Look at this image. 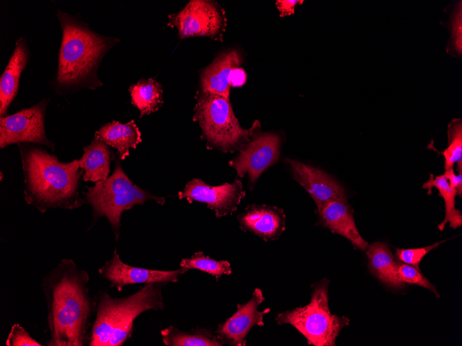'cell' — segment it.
Masks as SVG:
<instances>
[{
    "label": "cell",
    "instance_id": "cell-3",
    "mask_svg": "<svg viewBox=\"0 0 462 346\" xmlns=\"http://www.w3.org/2000/svg\"><path fill=\"white\" fill-rule=\"evenodd\" d=\"M57 17L62 30L57 86L65 89H95L102 86L97 75L99 64L118 40L92 31L85 23L59 10Z\"/></svg>",
    "mask_w": 462,
    "mask_h": 346
},
{
    "label": "cell",
    "instance_id": "cell-2",
    "mask_svg": "<svg viewBox=\"0 0 462 346\" xmlns=\"http://www.w3.org/2000/svg\"><path fill=\"white\" fill-rule=\"evenodd\" d=\"M24 175V198L44 213L50 209H74L85 203L80 195L84 170L77 160L62 162L40 146L18 144Z\"/></svg>",
    "mask_w": 462,
    "mask_h": 346
},
{
    "label": "cell",
    "instance_id": "cell-8",
    "mask_svg": "<svg viewBox=\"0 0 462 346\" xmlns=\"http://www.w3.org/2000/svg\"><path fill=\"white\" fill-rule=\"evenodd\" d=\"M48 102L22 109L13 115L0 118V148L17 143H35L54 151L55 144L46 136L44 117Z\"/></svg>",
    "mask_w": 462,
    "mask_h": 346
},
{
    "label": "cell",
    "instance_id": "cell-22",
    "mask_svg": "<svg viewBox=\"0 0 462 346\" xmlns=\"http://www.w3.org/2000/svg\"><path fill=\"white\" fill-rule=\"evenodd\" d=\"M423 188L427 189L429 195L432 193V188H436L439 195L444 200L445 217L438 225L439 230L443 231L447 223L453 229H456L462 225L461 212L455 207V198L457 191L449 184L443 174L434 176L432 173H429V178L423 184Z\"/></svg>",
    "mask_w": 462,
    "mask_h": 346
},
{
    "label": "cell",
    "instance_id": "cell-17",
    "mask_svg": "<svg viewBox=\"0 0 462 346\" xmlns=\"http://www.w3.org/2000/svg\"><path fill=\"white\" fill-rule=\"evenodd\" d=\"M29 58L26 41L20 37L0 79V115L6 116L8 108L15 97L22 70Z\"/></svg>",
    "mask_w": 462,
    "mask_h": 346
},
{
    "label": "cell",
    "instance_id": "cell-25",
    "mask_svg": "<svg viewBox=\"0 0 462 346\" xmlns=\"http://www.w3.org/2000/svg\"><path fill=\"white\" fill-rule=\"evenodd\" d=\"M448 146L441 154L444 157L445 171L454 164L462 166V122L460 118L454 119L447 126Z\"/></svg>",
    "mask_w": 462,
    "mask_h": 346
},
{
    "label": "cell",
    "instance_id": "cell-27",
    "mask_svg": "<svg viewBox=\"0 0 462 346\" xmlns=\"http://www.w3.org/2000/svg\"><path fill=\"white\" fill-rule=\"evenodd\" d=\"M398 274L400 280L403 283L416 285L432 291L438 296L436 287L414 267L398 262Z\"/></svg>",
    "mask_w": 462,
    "mask_h": 346
},
{
    "label": "cell",
    "instance_id": "cell-15",
    "mask_svg": "<svg viewBox=\"0 0 462 346\" xmlns=\"http://www.w3.org/2000/svg\"><path fill=\"white\" fill-rule=\"evenodd\" d=\"M242 230L249 231L264 240L277 239L285 229L286 216L277 206L251 204L238 215Z\"/></svg>",
    "mask_w": 462,
    "mask_h": 346
},
{
    "label": "cell",
    "instance_id": "cell-30",
    "mask_svg": "<svg viewBox=\"0 0 462 346\" xmlns=\"http://www.w3.org/2000/svg\"><path fill=\"white\" fill-rule=\"evenodd\" d=\"M459 175H456L454 169L445 170L443 175L447 179L449 184L457 191V195L462 194V166H457Z\"/></svg>",
    "mask_w": 462,
    "mask_h": 346
},
{
    "label": "cell",
    "instance_id": "cell-11",
    "mask_svg": "<svg viewBox=\"0 0 462 346\" xmlns=\"http://www.w3.org/2000/svg\"><path fill=\"white\" fill-rule=\"evenodd\" d=\"M188 270L182 267L174 271H160L129 266L121 260L115 249L111 260L98 269V273L110 282L111 287L121 291L127 285L175 282L178 280L179 275Z\"/></svg>",
    "mask_w": 462,
    "mask_h": 346
},
{
    "label": "cell",
    "instance_id": "cell-10",
    "mask_svg": "<svg viewBox=\"0 0 462 346\" xmlns=\"http://www.w3.org/2000/svg\"><path fill=\"white\" fill-rule=\"evenodd\" d=\"M280 139L275 134L265 133L255 136L240 151L230 165L242 177L248 174L251 184L279 156Z\"/></svg>",
    "mask_w": 462,
    "mask_h": 346
},
{
    "label": "cell",
    "instance_id": "cell-16",
    "mask_svg": "<svg viewBox=\"0 0 462 346\" xmlns=\"http://www.w3.org/2000/svg\"><path fill=\"white\" fill-rule=\"evenodd\" d=\"M318 213L323 224L331 231L344 237L361 251H366L368 242L360 236L357 229L347 200H331Z\"/></svg>",
    "mask_w": 462,
    "mask_h": 346
},
{
    "label": "cell",
    "instance_id": "cell-32",
    "mask_svg": "<svg viewBox=\"0 0 462 346\" xmlns=\"http://www.w3.org/2000/svg\"><path fill=\"white\" fill-rule=\"evenodd\" d=\"M246 80V75L245 71L239 68H234L230 75V85L232 86H242Z\"/></svg>",
    "mask_w": 462,
    "mask_h": 346
},
{
    "label": "cell",
    "instance_id": "cell-33",
    "mask_svg": "<svg viewBox=\"0 0 462 346\" xmlns=\"http://www.w3.org/2000/svg\"><path fill=\"white\" fill-rule=\"evenodd\" d=\"M2 179H3V173L2 172H1V180H2Z\"/></svg>",
    "mask_w": 462,
    "mask_h": 346
},
{
    "label": "cell",
    "instance_id": "cell-12",
    "mask_svg": "<svg viewBox=\"0 0 462 346\" xmlns=\"http://www.w3.org/2000/svg\"><path fill=\"white\" fill-rule=\"evenodd\" d=\"M169 23L176 26L181 38L194 36L214 37L220 31L222 19L214 4L208 1H190Z\"/></svg>",
    "mask_w": 462,
    "mask_h": 346
},
{
    "label": "cell",
    "instance_id": "cell-6",
    "mask_svg": "<svg viewBox=\"0 0 462 346\" xmlns=\"http://www.w3.org/2000/svg\"><path fill=\"white\" fill-rule=\"evenodd\" d=\"M329 281L322 280L313 289L311 302L277 314L279 325L289 324L314 346H335L340 331L349 324L345 316L332 314L329 307Z\"/></svg>",
    "mask_w": 462,
    "mask_h": 346
},
{
    "label": "cell",
    "instance_id": "cell-18",
    "mask_svg": "<svg viewBox=\"0 0 462 346\" xmlns=\"http://www.w3.org/2000/svg\"><path fill=\"white\" fill-rule=\"evenodd\" d=\"M240 58L237 51L225 52L217 57L201 75L203 91L210 92L228 98L230 75L237 68Z\"/></svg>",
    "mask_w": 462,
    "mask_h": 346
},
{
    "label": "cell",
    "instance_id": "cell-4",
    "mask_svg": "<svg viewBox=\"0 0 462 346\" xmlns=\"http://www.w3.org/2000/svg\"><path fill=\"white\" fill-rule=\"evenodd\" d=\"M164 283H148L124 298L101 292L95 300V318L89 334V346H121L131 336L134 320L150 309L163 310Z\"/></svg>",
    "mask_w": 462,
    "mask_h": 346
},
{
    "label": "cell",
    "instance_id": "cell-20",
    "mask_svg": "<svg viewBox=\"0 0 462 346\" xmlns=\"http://www.w3.org/2000/svg\"><path fill=\"white\" fill-rule=\"evenodd\" d=\"M95 137L116 148L120 160L129 155L130 148H136L142 142L141 133L133 120L126 124L116 121L107 123L95 132Z\"/></svg>",
    "mask_w": 462,
    "mask_h": 346
},
{
    "label": "cell",
    "instance_id": "cell-26",
    "mask_svg": "<svg viewBox=\"0 0 462 346\" xmlns=\"http://www.w3.org/2000/svg\"><path fill=\"white\" fill-rule=\"evenodd\" d=\"M180 266L186 269H196L214 276L217 280L222 275H230L232 268L227 260H215L205 256L201 251L195 253L189 259H182Z\"/></svg>",
    "mask_w": 462,
    "mask_h": 346
},
{
    "label": "cell",
    "instance_id": "cell-24",
    "mask_svg": "<svg viewBox=\"0 0 462 346\" xmlns=\"http://www.w3.org/2000/svg\"><path fill=\"white\" fill-rule=\"evenodd\" d=\"M160 333L163 343L169 346H221L225 343L218 334L207 329L198 328L193 333H187L170 326Z\"/></svg>",
    "mask_w": 462,
    "mask_h": 346
},
{
    "label": "cell",
    "instance_id": "cell-5",
    "mask_svg": "<svg viewBox=\"0 0 462 346\" xmlns=\"http://www.w3.org/2000/svg\"><path fill=\"white\" fill-rule=\"evenodd\" d=\"M83 192L85 203L93 209L91 227L101 217H105L118 240L121 226V215L124 211L134 205L142 204L147 200L164 204L165 199L153 195L136 185L124 173L118 160L115 162L113 174L104 180L95 182L93 186H86Z\"/></svg>",
    "mask_w": 462,
    "mask_h": 346
},
{
    "label": "cell",
    "instance_id": "cell-14",
    "mask_svg": "<svg viewBox=\"0 0 462 346\" xmlns=\"http://www.w3.org/2000/svg\"><path fill=\"white\" fill-rule=\"evenodd\" d=\"M286 162L295 180L315 201L317 211L331 200H347L343 187L323 171L293 160Z\"/></svg>",
    "mask_w": 462,
    "mask_h": 346
},
{
    "label": "cell",
    "instance_id": "cell-7",
    "mask_svg": "<svg viewBox=\"0 0 462 346\" xmlns=\"http://www.w3.org/2000/svg\"><path fill=\"white\" fill-rule=\"evenodd\" d=\"M194 119L208 144L223 151H231L250 140L255 126L241 127L228 98L203 91L194 108Z\"/></svg>",
    "mask_w": 462,
    "mask_h": 346
},
{
    "label": "cell",
    "instance_id": "cell-21",
    "mask_svg": "<svg viewBox=\"0 0 462 346\" xmlns=\"http://www.w3.org/2000/svg\"><path fill=\"white\" fill-rule=\"evenodd\" d=\"M366 253L371 271L380 281L393 287H402L398 278V262L387 244L376 242L368 246Z\"/></svg>",
    "mask_w": 462,
    "mask_h": 346
},
{
    "label": "cell",
    "instance_id": "cell-31",
    "mask_svg": "<svg viewBox=\"0 0 462 346\" xmlns=\"http://www.w3.org/2000/svg\"><path fill=\"white\" fill-rule=\"evenodd\" d=\"M302 2L303 1L297 0H279L276 1V4L280 11L281 16H285L293 14L295 6Z\"/></svg>",
    "mask_w": 462,
    "mask_h": 346
},
{
    "label": "cell",
    "instance_id": "cell-28",
    "mask_svg": "<svg viewBox=\"0 0 462 346\" xmlns=\"http://www.w3.org/2000/svg\"><path fill=\"white\" fill-rule=\"evenodd\" d=\"M443 242H437L433 244L416 249L398 248L396 249V256L402 262L412 265L420 270L419 265L425 256L432 249H436Z\"/></svg>",
    "mask_w": 462,
    "mask_h": 346
},
{
    "label": "cell",
    "instance_id": "cell-1",
    "mask_svg": "<svg viewBox=\"0 0 462 346\" xmlns=\"http://www.w3.org/2000/svg\"><path fill=\"white\" fill-rule=\"evenodd\" d=\"M89 275L71 259H62L42 279L50 331L48 346H83L89 335L95 300L89 296Z\"/></svg>",
    "mask_w": 462,
    "mask_h": 346
},
{
    "label": "cell",
    "instance_id": "cell-23",
    "mask_svg": "<svg viewBox=\"0 0 462 346\" xmlns=\"http://www.w3.org/2000/svg\"><path fill=\"white\" fill-rule=\"evenodd\" d=\"M129 90L131 104L140 111V117L156 112L163 103L161 85L154 79H142L132 84Z\"/></svg>",
    "mask_w": 462,
    "mask_h": 346
},
{
    "label": "cell",
    "instance_id": "cell-9",
    "mask_svg": "<svg viewBox=\"0 0 462 346\" xmlns=\"http://www.w3.org/2000/svg\"><path fill=\"white\" fill-rule=\"evenodd\" d=\"M245 195L241 182L237 179L231 184L213 186L194 178L178 193L179 199L186 198L190 203L193 201L205 203L214 211L217 218L234 212Z\"/></svg>",
    "mask_w": 462,
    "mask_h": 346
},
{
    "label": "cell",
    "instance_id": "cell-19",
    "mask_svg": "<svg viewBox=\"0 0 462 346\" xmlns=\"http://www.w3.org/2000/svg\"><path fill=\"white\" fill-rule=\"evenodd\" d=\"M108 146L95 137L89 145L84 147L83 155L79 160L80 168L84 170V181L96 182L108 178L110 164L114 159Z\"/></svg>",
    "mask_w": 462,
    "mask_h": 346
},
{
    "label": "cell",
    "instance_id": "cell-13",
    "mask_svg": "<svg viewBox=\"0 0 462 346\" xmlns=\"http://www.w3.org/2000/svg\"><path fill=\"white\" fill-rule=\"evenodd\" d=\"M264 300L261 289L256 288L246 303L237 305L236 312L217 328V334L224 343L236 346L246 345L249 331L255 325L264 326V316L270 311V308L258 311V306Z\"/></svg>",
    "mask_w": 462,
    "mask_h": 346
},
{
    "label": "cell",
    "instance_id": "cell-29",
    "mask_svg": "<svg viewBox=\"0 0 462 346\" xmlns=\"http://www.w3.org/2000/svg\"><path fill=\"white\" fill-rule=\"evenodd\" d=\"M7 346H41L42 345L32 338L28 331L19 324H14L6 341Z\"/></svg>",
    "mask_w": 462,
    "mask_h": 346
}]
</instances>
